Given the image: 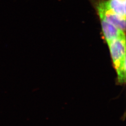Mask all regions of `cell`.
Listing matches in <instances>:
<instances>
[{
    "instance_id": "cell-1",
    "label": "cell",
    "mask_w": 126,
    "mask_h": 126,
    "mask_svg": "<svg viewBox=\"0 0 126 126\" xmlns=\"http://www.w3.org/2000/svg\"><path fill=\"white\" fill-rule=\"evenodd\" d=\"M113 63L118 75V81L126 80V37H122L108 44Z\"/></svg>"
},
{
    "instance_id": "cell-2",
    "label": "cell",
    "mask_w": 126,
    "mask_h": 126,
    "mask_svg": "<svg viewBox=\"0 0 126 126\" xmlns=\"http://www.w3.org/2000/svg\"><path fill=\"white\" fill-rule=\"evenodd\" d=\"M94 5L100 19H104L124 32L126 30V18L122 17L108 9L104 0H90Z\"/></svg>"
},
{
    "instance_id": "cell-3",
    "label": "cell",
    "mask_w": 126,
    "mask_h": 126,
    "mask_svg": "<svg viewBox=\"0 0 126 126\" xmlns=\"http://www.w3.org/2000/svg\"><path fill=\"white\" fill-rule=\"evenodd\" d=\"M102 32L108 44L116 39L125 36V32L107 22L104 19H100Z\"/></svg>"
},
{
    "instance_id": "cell-4",
    "label": "cell",
    "mask_w": 126,
    "mask_h": 126,
    "mask_svg": "<svg viewBox=\"0 0 126 126\" xmlns=\"http://www.w3.org/2000/svg\"><path fill=\"white\" fill-rule=\"evenodd\" d=\"M126 0H104L106 6L114 13L126 18Z\"/></svg>"
}]
</instances>
